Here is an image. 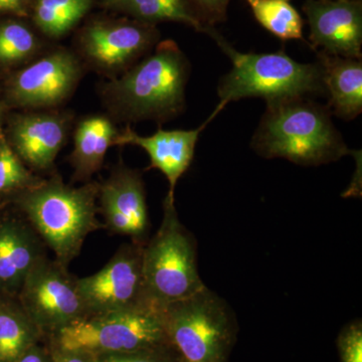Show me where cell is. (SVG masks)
Wrapping results in <instances>:
<instances>
[{
	"mask_svg": "<svg viewBox=\"0 0 362 362\" xmlns=\"http://www.w3.org/2000/svg\"><path fill=\"white\" fill-rule=\"evenodd\" d=\"M252 147L264 158H286L304 166L329 163L351 153L327 106L309 98L267 104Z\"/></svg>",
	"mask_w": 362,
	"mask_h": 362,
	"instance_id": "1",
	"label": "cell"
},
{
	"mask_svg": "<svg viewBox=\"0 0 362 362\" xmlns=\"http://www.w3.org/2000/svg\"><path fill=\"white\" fill-rule=\"evenodd\" d=\"M338 350L342 362H362V326L361 321L349 324L338 337Z\"/></svg>",
	"mask_w": 362,
	"mask_h": 362,
	"instance_id": "25",
	"label": "cell"
},
{
	"mask_svg": "<svg viewBox=\"0 0 362 362\" xmlns=\"http://www.w3.org/2000/svg\"><path fill=\"white\" fill-rule=\"evenodd\" d=\"M52 362H95V356L83 351H71L57 347L52 356Z\"/></svg>",
	"mask_w": 362,
	"mask_h": 362,
	"instance_id": "28",
	"label": "cell"
},
{
	"mask_svg": "<svg viewBox=\"0 0 362 362\" xmlns=\"http://www.w3.org/2000/svg\"><path fill=\"white\" fill-rule=\"evenodd\" d=\"M189 62L173 40L106 86L105 95L117 114L130 121L165 122L182 112Z\"/></svg>",
	"mask_w": 362,
	"mask_h": 362,
	"instance_id": "3",
	"label": "cell"
},
{
	"mask_svg": "<svg viewBox=\"0 0 362 362\" xmlns=\"http://www.w3.org/2000/svg\"><path fill=\"white\" fill-rule=\"evenodd\" d=\"M257 21L279 39L304 40V20L295 7L283 0H245Z\"/></svg>",
	"mask_w": 362,
	"mask_h": 362,
	"instance_id": "21",
	"label": "cell"
},
{
	"mask_svg": "<svg viewBox=\"0 0 362 362\" xmlns=\"http://www.w3.org/2000/svg\"><path fill=\"white\" fill-rule=\"evenodd\" d=\"M170 346L185 362H225L233 335V316L225 300L206 286L162 309Z\"/></svg>",
	"mask_w": 362,
	"mask_h": 362,
	"instance_id": "6",
	"label": "cell"
},
{
	"mask_svg": "<svg viewBox=\"0 0 362 362\" xmlns=\"http://www.w3.org/2000/svg\"><path fill=\"white\" fill-rule=\"evenodd\" d=\"M32 0H0V13L26 16L28 14Z\"/></svg>",
	"mask_w": 362,
	"mask_h": 362,
	"instance_id": "29",
	"label": "cell"
},
{
	"mask_svg": "<svg viewBox=\"0 0 362 362\" xmlns=\"http://www.w3.org/2000/svg\"><path fill=\"white\" fill-rule=\"evenodd\" d=\"M142 276L147 302L159 310L206 286L197 270L194 240L181 225L175 199L168 195L160 228L143 246Z\"/></svg>",
	"mask_w": 362,
	"mask_h": 362,
	"instance_id": "5",
	"label": "cell"
},
{
	"mask_svg": "<svg viewBox=\"0 0 362 362\" xmlns=\"http://www.w3.org/2000/svg\"><path fill=\"white\" fill-rule=\"evenodd\" d=\"M110 8L150 25L175 21L192 26L199 33H204L206 28L190 0H118Z\"/></svg>",
	"mask_w": 362,
	"mask_h": 362,
	"instance_id": "19",
	"label": "cell"
},
{
	"mask_svg": "<svg viewBox=\"0 0 362 362\" xmlns=\"http://www.w3.org/2000/svg\"><path fill=\"white\" fill-rule=\"evenodd\" d=\"M163 349L99 354L95 356V362H176Z\"/></svg>",
	"mask_w": 362,
	"mask_h": 362,
	"instance_id": "26",
	"label": "cell"
},
{
	"mask_svg": "<svg viewBox=\"0 0 362 362\" xmlns=\"http://www.w3.org/2000/svg\"><path fill=\"white\" fill-rule=\"evenodd\" d=\"M39 42L23 23L8 21L0 25V66L25 62L37 52Z\"/></svg>",
	"mask_w": 362,
	"mask_h": 362,
	"instance_id": "23",
	"label": "cell"
},
{
	"mask_svg": "<svg viewBox=\"0 0 362 362\" xmlns=\"http://www.w3.org/2000/svg\"><path fill=\"white\" fill-rule=\"evenodd\" d=\"M98 195L95 183L74 187L59 176L23 189L21 209L61 265L68 266L80 254L86 238L103 228L97 218Z\"/></svg>",
	"mask_w": 362,
	"mask_h": 362,
	"instance_id": "4",
	"label": "cell"
},
{
	"mask_svg": "<svg viewBox=\"0 0 362 362\" xmlns=\"http://www.w3.org/2000/svg\"><path fill=\"white\" fill-rule=\"evenodd\" d=\"M197 16L204 26H214L225 23L228 18V7L232 0H190Z\"/></svg>",
	"mask_w": 362,
	"mask_h": 362,
	"instance_id": "27",
	"label": "cell"
},
{
	"mask_svg": "<svg viewBox=\"0 0 362 362\" xmlns=\"http://www.w3.org/2000/svg\"><path fill=\"white\" fill-rule=\"evenodd\" d=\"M143 246L138 242L125 245L103 269L89 277L77 279L78 295L87 316L152 307L143 286Z\"/></svg>",
	"mask_w": 362,
	"mask_h": 362,
	"instance_id": "9",
	"label": "cell"
},
{
	"mask_svg": "<svg viewBox=\"0 0 362 362\" xmlns=\"http://www.w3.org/2000/svg\"><path fill=\"white\" fill-rule=\"evenodd\" d=\"M311 49L330 56L361 59V0H306Z\"/></svg>",
	"mask_w": 362,
	"mask_h": 362,
	"instance_id": "12",
	"label": "cell"
},
{
	"mask_svg": "<svg viewBox=\"0 0 362 362\" xmlns=\"http://www.w3.org/2000/svg\"><path fill=\"white\" fill-rule=\"evenodd\" d=\"M98 197L107 228L141 243L149 225L141 175L124 166L117 168L99 185Z\"/></svg>",
	"mask_w": 362,
	"mask_h": 362,
	"instance_id": "13",
	"label": "cell"
},
{
	"mask_svg": "<svg viewBox=\"0 0 362 362\" xmlns=\"http://www.w3.org/2000/svg\"><path fill=\"white\" fill-rule=\"evenodd\" d=\"M42 257L39 238L30 228L16 223L0 226V287L21 290Z\"/></svg>",
	"mask_w": 362,
	"mask_h": 362,
	"instance_id": "17",
	"label": "cell"
},
{
	"mask_svg": "<svg viewBox=\"0 0 362 362\" xmlns=\"http://www.w3.org/2000/svg\"><path fill=\"white\" fill-rule=\"evenodd\" d=\"M37 328L25 312L0 310V362H16L35 344Z\"/></svg>",
	"mask_w": 362,
	"mask_h": 362,
	"instance_id": "22",
	"label": "cell"
},
{
	"mask_svg": "<svg viewBox=\"0 0 362 362\" xmlns=\"http://www.w3.org/2000/svg\"><path fill=\"white\" fill-rule=\"evenodd\" d=\"M92 6L93 0H35L33 18L47 37H63L78 25Z\"/></svg>",
	"mask_w": 362,
	"mask_h": 362,
	"instance_id": "20",
	"label": "cell"
},
{
	"mask_svg": "<svg viewBox=\"0 0 362 362\" xmlns=\"http://www.w3.org/2000/svg\"><path fill=\"white\" fill-rule=\"evenodd\" d=\"M156 26L134 20L95 21L80 35L85 58L106 73L130 68L158 42Z\"/></svg>",
	"mask_w": 362,
	"mask_h": 362,
	"instance_id": "10",
	"label": "cell"
},
{
	"mask_svg": "<svg viewBox=\"0 0 362 362\" xmlns=\"http://www.w3.org/2000/svg\"><path fill=\"white\" fill-rule=\"evenodd\" d=\"M23 311L37 329L58 332L87 316L78 295L77 279L66 267L42 257L21 288Z\"/></svg>",
	"mask_w": 362,
	"mask_h": 362,
	"instance_id": "8",
	"label": "cell"
},
{
	"mask_svg": "<svg viewBox=\"0 0 362 362\" xmlns=\"http://www.w3.org/2000/svg\"><path fill=\"white\" fill-rule=\"evenodd\" d=\"M204 33L233 63L232 70L218 83L220 103L214 109L218 113L230 102L244 98H263L270 104L296 98L326 96L322 68L318 62L298 63L284 49L269 54H244L233 49L214 26H207Z\"/></svg>",
	"mask_w": 362,
	"mask_h": 362,
	"instance_id": "2",
	"label": "cell"
},
{
	"mask_svg": "<svg viewBox=\"0 0 362 362\" xmlns=\"http://www.w3.org/2000/svg\"><path fill=\"white\" fill-rule=\"evenodd\" d=\"M216 115L214 111L206 122L194 130L159 129L154 134L141 136L127 127L118 132L113 145H135L145 150L150 158L148 168L158 169L165 175L169 183L168 195L175 199L176 183L192 164L199 135Z\"/></svg>",
	"mask_w": 362,
	"mask_h": 362,
	"instance_id": "14",
	"label": "cell"
},
{
	"mask_svg": "<svg viewBox=\"0 0 362 362\" xmlns=\"http://www.w3.org/2000/svg\"><path fill=\"white\" fill-rule=\"evenodd\" d=\"M0 113H1V108H0Z\"/></svg>",
	"mask_w": 362,
	"mask_h": 362,
	"instance_id": "33",
	"label": "cell"
},
{
	"mask_svg": "<svg viewBox=\"0 0 362 362\" xmlns=\"http://www.w3.org/2000/svg\"><path fill=\"white\" fill-rule=\"evenodd\" d=\"M68 129V120L58 114L18 116L11 128V145L30 168L47 170L65 145Z\"/></svg>",
	"mask_w": 362,
	"mask_h": 362,
	"instance_id": "15",
	"label": "cell"
},
{
	"mask_svg": "<svg viewBox=\"0 0 362 362\" xmlns=\"http://www.w3.org/2000/svg\"><path fill=\"white\" fill-rule=\"evenodd\" d=\"M39 181L25 168L0 131V194L13 189L23 190Z\"/></svg>",
	"mask_w": 362,
	"mask_h": 362,
	"instance_id": "24",
	"label": "cell"
},
{
	"mask_svg": "<svg viewBox=\"0 0 362 362\" xmlns=\"http://www.w3.org/2000/svg\"><path fill=\"white\" fill-rule=\"evenodd\" d=\"M57 347L93 356L169 345L162 310L143 306L86 316L56 332Z\"/></svg>",
	"mask_w": 362,
	"mask_h": 362,
	"instance_id": "7",
	"label": "cell"
},
{
	"mask_svg": "<svg viewBox=\"0 0 362 362\" xmlns=\"http://www.w3.org/2000/svg\"><path fill=\"white\" fill-rule=\"evenodd\" d=\"M117 134L115 126L105 116H90L78 123L71 156L78 180H88L101 169Z\"/></svg>",
	"mask_w": 362,
	"mask_h": 362,
	"instance_id": "18",
	"label": "cell"
},
{
	"mask_svg": "<svg viewBox=\"0 0 362 362\" xmlns=\"http://www.w3.org/2000/svg\"><path fill=\"white\" fill-rule=\"evenodd\" d=\"M180 362H185V361H181Z\"/></svg>",
	"mask_w": 362,
	"mask_h": 362,
	"instance_id": "34",
	"label": "cell"
},
{
	"mask_svg": "<svg viewBox=\"0 0 362 362\" xmlns=\"http://www.w3.org/2000/svg\"><path fill=\"white\" fill-rule=\"evenodd\" d=\"M331 115L350 121L362 112L361 59L330 56L316 51Z\"/></svg>",
	"mask_w": 362,
	"mask_h": 362,
	"instance_id": "16",
	"label": "cell"
},
{
	"mask_svg": "<svg viewBox=\"0 0 362 362\" xmlns=\"http://www.w3.org/2000/svg\"><path fill=\"white\" fill-rule=\"evenodd\" d=\"M16 362H52V359L49 361L47 356H45L44 350L33 344L30 349L26 350L25 354Z\"/></svg>",
	"mask_w": 362,
	"mask_h": 362,
	"instance_id": "30",
	"label": "cell"
},
{
	"mask_svg": "<svg viewBox=\"0 0 362 362\" xmlns=\"http://www.w3.org/2000/svg\"><path fill=\"white\" fill-rule=\"evenodd\" d=\"M117 1H118V0H103V4L105 6L110 8V7Z\"/></svg>",
	"mask_w": 362,
	"mask_h": 362,
	"instance_id": "31",
	"label": "cell"
},
{
	"mask_svg": "<svg viewBox=\"0 0 362 362\" xmlns=\"http://www.w3.org/2000/svg\"><path fill=\"white\" fill-rule=\"evenodd\" d=\"M81 76L73 54L57 51L16 74L7 86L11 103L25 108H47L65 101Z\"/></svg>",
	"mask_w": 362,
	"mask_h": 362,
	"instance_id": "11",
	"label": "cell"
},
{
	"mask_svg": "<svg viewBox=\"0 0 362 362\" xmlns=\"http://www.w3.org/2000/svg\"><path fill=\"white\" fill-rule=\"evenodd\" d=\"M283 1H289V0H283Z\"/></svg>",
	"mask_w": 362,
	"mask_h": 362,
	"instance_id": "32",
	"label": "cell"
}]
</instances>
